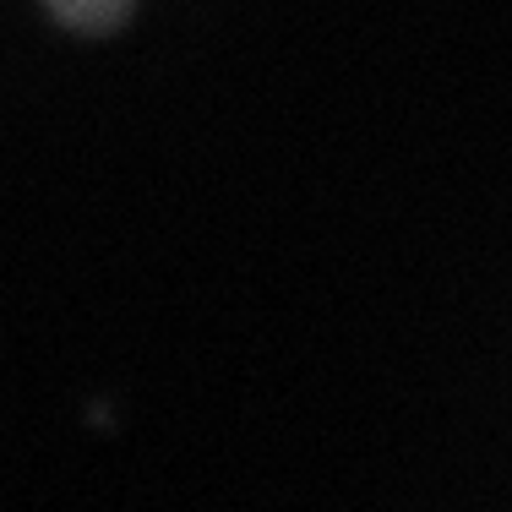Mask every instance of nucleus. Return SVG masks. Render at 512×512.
I'll return each instance as SVG.
<instances>
[{
  "mask_svg": "<svg viewBox=\"0 0 512 512\" xmlns=\"http://www.w3.org/2000/svg\"><path fill=\"white\" fill-rule=\"evenodd\" d=\"M50 6H55V17H60V22L99 33V28H115V22L126 17L131 0H50Z\"/></svg>",
  "mask_w": 512,
  "mask_h": 512,
  "instance_id": "nucleus-1",
  "label": "nucleus"
}]
</instances>
